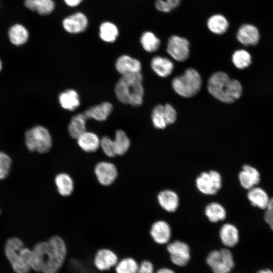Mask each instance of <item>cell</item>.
<instances>
[{"instance_id":"6da1fadb","label":"cell","mask_w":273,"mask_h":273,"mask_svg":"<svg viewBox=\"0 0 273 273\" xmlns=\"http://www.w3.org/2000/svg\"><path fill=\"white\" fill-rule=\"evenodd\" d=\"M32 251L31 268L42 273H57L64 263L67 254L66 244L58 236L36 243Z\"/></svg>"},{"instance_id":"7a4b0ae2","label":"cell","mask_w":273,"mask_h":273,"mask_svg":"<svg viewBox=\"0 0 273 273\" xmlns=\"http://www.w3.org/2000/svg\"><path fill=\"white\" fill-rule=\"evenodd\" d=\"M209 93L217 100L226 103H232L241 96L243 88L240 82L231 79L225 72L217 71L213 73L208 80Z\"/></svg>"},{"instance_id":"3957f363","label":"cell","mask_w":273,"mask_h":273,"mask_svg":"<svg viewBox=\"0 0 273 273\" xmlns=\"http://www.w3.org/2000/svg\"><path fill=\"white\" fill-rule=\"evenodd\" d=\"M142 79L140 72L122 75L115 87L118 100L133 106L141 105L144 93Z\"/></svg>"},{"instance_id":"277c9868","label":"cell","mask_w":273,"mask_h":273,"mask_svg":"<svg viewBox=\"0 0 273 273\" xmlns=\"http://www.w3.org/2000/svg\"><path fill=\"white\" fill-rule=\"evenodd\" d=\"M171 84L174 90L178 95L185 98H191L201 89L202 79L196 70L189 68L183 75L173 78Z\"/></svg>"},{"instance_id":"5b68a950","label":"cell","mask_w":273,"mask_h":273,"mask_svg":"<svg viewBox=\"0 0 273 273\" xmlns=\"http://www.w3.org/2000/svg\"><path fill=\"white\" fill-rule=\"evenodd\" d=\"M25 143L29 151L46 153L52 146L51 136L47 128L40 125L27 130L25 133Z\"/></svg>"},{"instance_id":"8992f818","label":"cell","mask_w":273,"mask_h":273,"mask_svg":"<svg viewBox=\"0 0 273 273\" xmlns=\"http://www.w3.org/2000/svg\"><path fill=\"white\" fill-rule=\"evenodd\" d=\"M206 262L213 273H230L235 267L233 254L225 248L210 252Z\"/></svg>"},{"instance_id":"52a82bcc","label":"cell","mask_w":273,"mask_h":273,"mask_svg":"<svg viewBox=\"0 0 273 273\" xmlns=\"http://www.w3.org/2000/svg\"><path fill=\"white\" fill-rule=\"evenodd\" d=\"M23 247V242L16 237L9 238L5 245L6 257L16 273H28L31 269L21 258L20 251Z\"/></svg>"},{"instance_id":"ba28073f","label":"cell","mask_w":273,"mask_h":273,"mask_svg":"<svg viewBox=\"0 0 273 273\" xmlns=\"http://www.w3.org/2000/svg\"><path fill=\"white\" fill-rule=\"evenodd\" d=\"M198 190L205 195H214L222 186V177L215 170L201 173L196 179Z\"/></svg>"},{"instance_id":"9c48e42d","label":"cell","mask_w":273,"mask_h":273,"mask_svg":"<svg viewBox=\"0 0 273 273\" xmlns=\"http://www.w3.org/2000/svg\"><path fill=\"white\" fill-rule=\"evenodd\" d=\"M170 260L175 265L184 267L191 259V251L189 245L185 242L176 240L169 243L167 246Z\"/></svg>"},{"instance_id":"30bf717a","label":"cell","mask_w":273,"mask_h":273,"mask_svg":"<svg viewBox=\"0 0 273 273\" xmlns=\"http://www.w3.org/2000/svg\"><path fill=\"white\" fill-rule=\"evenodd\" d=\"M189 48L190 43L187 39L178 35H172L168 40L166 51L175 60L183 62L189 57Z\"/></svg>"},{"instance_id":"8fae6325","label":"cell","mask_w":273,"mask_h":273,"mask_svg":"<svg viewBox=\"0 0 273 273\" xmlns=\"http://www.w3.org/2000/svg\"><path fill=\"white\" fill-rule=\"evenodd\" d=\"M238 180L241 186L248 190L259 185L261 180V173L255 166L245 164L238 174Z\"/></svg>"},{"instance_id":"7c38bea8","label":"cell","mask_w":273,"mask_h":273,"mask_svg":"<svg viewBox=\"0 0 273 273\" xmlns=\"http://www.w3.org/2000/svg\"><path fill=\"white\" fill-rule=\"evenodd\" d=\"M88 25V20L87 17L80 12L67 16L62 21V26L64 30L71 34H77L84 31Z\"/></svg>"},{"instance_id":"4fadbf2b","label":"cell","mask_w":273,"mask_h":273,"mask_svg":"<svg viewBox=\"0 0 273 273\" xmlns=\"http://www.w3.org/2000/svg\"><path fill=\"white\" fill-rule=\"evenodd\" d=\"M237 40L242 45L255 46L257 45L260 38L258 28L251 24H243L238 28L236 34Z\"/></svg>"},{"instance_id":"5bb4252c","label":"cell","mask_w":273,"mask_h":273,"mask_svg":"<svg viewBox=\"0 0 273 273\" xmlns=\"http://www.w3.org/2000/svg\"><path fill=\"white\" fill-rule=\"evenodd\" d=\"M94 172L98 181L104 186L112 184L118 175L116 166L112 163L105 161L100 162L96 165Z\"/></svg>"},{"instance_id":"9a60e30c","label":"cell","mask_w":273,"mask_h":273,"mask_svg":"<svg viewBox=\"0 0 273 273\" xmlns=\"http://www.w3.org/2000/svg\"><path fill=\"white\" fill-rule=\"evenodd\" d=\"M118 262L116 254L108 249L98 250L94 259V265L100 271L108 270L115 267Z\"/></svg>"},{"instance_id":"2e32d148","label":"cell","mask_w":273,"mask_h":273,"mask_svg":"<svg viewBox=\"0 0 273 273\" xmlns=\"http://www.w3.org/2000/svg\"><path fill=\"white\" fill-rule=\"evenodd\" d=\"M247 198L252 206L265 211L270 197L264 188L257 185L247 190Z\"/></svg>"},{"instance_id":"e0dca14e","label":"cell","mask_w":273,"mask_h":273,"mask_svg":"<svg viewBox=\"0 0 273 273\" xmlns=\"http://www.w3.org/2000/svg\"><path fill=\"white\" fill-rule=\"evenodd\" d=\"M150 233L154 242L161 245L168 243L171 236L170 225L163 220L155 222L151 226Z\"/></svg>"},{"instance_id":"ac0fdd59","label":"cell","mask_w":273,"mask_h":273,"mask_svg":"<svg viewBox=\"0 0 273 273\" xmlns=\"http://www.w3.org/2000/svg\"><path fill=\"white\" fill-rule=\"evenodd\" d=\"M115 67L117 71L123 75L140 72L142 66L141 62L136 59L123 55L117 59Z\"/></svg>"},{"instance_id":"d6986e66","label":"cell","mask_w":273,"mask_h":273,"mask_svg":"<svg viewBox=\"0 0 273 273\" xmlns=\"http://www.w3.org/2000/svg\"><path fill=\"white\" fill-rule=\"evenodd\" d=\"M160 206L168 212H174L179 206V197L177 194L171 190L161 191L157 196Z\"/></svg>"},{"instance_id":"ffe728a7","label":"cell","mask_w":273,"mask_h":273,"mask_svg":"<svg viewBox=\"0 0 273 273\" xmlns=\"http://www.w3.org/2000/svg\"><path fill=\"white\" fill-rule=\"evenodd\" d=\"M219 237L222 243L229 248L236 246L240 239L238 228L231 223H226L221 226L219 231Z\"/></svg>"},{"instance_id":"44dd1931","label":"cell","mask_w":273,"mask_h":273,"mask_svg":"<svg viewBox=\"0 0 273 273\" xmlns=\"http://www.w3.org/2000/svg\"><path fill=\"white\" fill-rule=\"evenodd\" d=\"M151 67L154 72L159 76L167 77L172 73L174 64L167 58L157 56L151 60Z\"/></svg>"},{"instance_id":"7402d4cb","label":"cell","mask_w":273,"mask_h":273,"mask_svg":"<svg viewBox=\"0 0 273 273\" xmlns=\"http://www.w3.org/2000/svg\"><path fill=\"white\" fill-rule=\"evenodd\" d=\"M113 109L112 105L108 102H104L86 110L83 114L87 119L92 118L99 121L106 120Z\"/></svg>"},{"instance_id":"603a6c76","label":"cell","mask_w":273,"mask_h":273,"mask_svg":"<svg viewBox=\"0 0 273 273\" xmlns=\"http://www.w3.org/2000/svg\"><path fill=\"white\" fill-rule=\"evenodd\" d=\"M207 26L213 33L222 35L227 32L229 27V23L224 15L216 14L211 16L208 19Z\"/></svg>"},{"instance_id":"cb8c5ba5","label":"cell","mask_w":273,"mask_h":273,"mask_svg":"<svg viewBox=\"0 0 273 273\" xmlns=\"http://www.w3.org/2000/svg\"><path fill=\"white\" fill-rule=\"evenodd\" d=\"M77 143L79 147L86 152H93L100 146V140L94 133L85 131L80 135Z\"/></svg>"},{"instance_id":"d4e9b609","label":"cell","mask_w":273,"mask_h":273,"mask_svg":"<svg viewBox=\"0 0 273 273\" xmlns=\"http://www.w3.org/2000/svg\"><path fill=\"white\" fill-rule=\"evenodd\" d=\"M59 102L63 108L70 111L75 110L80 105L79 95L72 89L61 93L59 96Z\"/></svg>"},{"instance_id":"484cf974","label":"cell","mask_w":273,"mask_h":273,"mask_svg":"<svg viewBox=\"0 0 273 273\" xmlns=\"http://www.w3.org/2000/svg\"><path fill=\"white\" fill-rule=\"evenodd\" d=\"M86 120L83 113L78 114L72 117L68 127V132L72 138L77 139L86 131Z\"/></svg>"},{"instance_id":"4316f807","label":"cell","mask_w":273,"mask_h":273,"mask_svg":"<svg viewBox=\"0 0 273 273\" xmlns=\"http://www.w3.org/2000/svg\"><path fill=\"white\" fill-rule=\"evenodd\" d=\"M205 214L208 220L213 223L223 220L226 216L224 207L217 202H211L205 209Z\"/></svg>"},{"instance_id":"83f0119b","label":"cell","mask_w":273,"mask_h":273,"mask_svg":"<svg viewBox=\"0 0 273 273\" xmlns=\"http://www.w3.org/2000/svg\"><path fill=\"white\" fill-rule=\"evenodd\" d=\"M57 191L63 196L70 195L74 190V184L72 178L66 173H60L55 178Z\"/></svg>"},{"instance_id":"f1b7e54d","label":"cell","mask_w":273,"mask_h":273,"mask_svg":"<svg viewBox=\"0 0 273 273\" xmlns=\"http://www.w3.org/2000/svg\"><path fill=\"white\" fill-rule=\"evenodd\" d=\"M11 42L15 46H21L28 40L29 33L26 28L19 24L12 26L8 32Z\"/></svg>"},{"instance_id":"f546056e","label":"cell","mask_w":273,"mask_h":273,"mask_svg":"<svg viewBox=\"0 0 273 273\" xmlns=\"http://www.w3.org/2000/svg\"><path fill=\"white\" fill-rule=\"evenodd\" d=\"M99 37L103 41L107 43L114 42L117 39L119 31L114 23L106 21L101 24L99 27Z\"/></svg>"},{"instance_id":"4dcf8cb0","label":"cell","mask_w":273,"mask_h":273,"mask_svg":"<svg viewBox=\"0 0 273 273\" xmlns=\"http://www.w3.org/2000/svg\"><path fill=\"white\" fill-rule=\"evenodd\" d=\"M24 4L31 10L43 15L50 14L55 8L53 0H25Z\"/></svg>"},{"instance_id":"1f68e13d","label":"cell","mask_w":273,"mask_h":273,"mask_svg":"<svg viewBox=\"0 0 273 273\" xmlns=\"http://www.w3.org/2000/svg\"><path fill=\"white\" fill-rule=\"evenodd\" d=\"M113 140L116 155H122L128 150L130 146V141L124 131L117 130L115 132V139Z\"/></svg>"},{"instance_id":"d6a6232c","label":"cell","mask_w":273,"mask_h":273,"mask_svg":"<svg viewBox=\"0 0 273 273\" xmlns=\"http://www.w3.org/2000/svg\"><path fill=\"white\" fill-rule=\"evenodd\" d=\"M140 43L143 48L149 53L157 51L161 44L160 39L154 33L150 31H146L142 34Z\"/></svg>"},{"instance_id":"836d02e7","label":"cell","mask_w":273,"mask_h":273,"mask_svg":"<svg viewBox=\"0 0 273 273\" xmlns=\"http://www.w3.org/2000/svg\"><path fill=\"white\" fill-rule=\"evenodd\" d=\"M232 61L236 68L243 69L251 65L252 58L250 54L246 50L239 49L233 53Z\"/></svg>"},{"instance_id":"e575fe53","label":"cell","mask_w":273,"mask_h":273,"mask_svg":"<svg viewBox=\"0 0 273 273\" xmlns=\"http://www.w3.org/2000/svg\"><path fill=\"white\" fill-rule=\"evenodd\" d=\"M115 267L116 273H138L139 264L134 259L127 257L118 262Z\"/></svg>"},{"instance_id":"d590c367","label":"cell","mask_w":273,"mask_h":273,"mask_svg":"<svg viewBox=\"0 0 273 273\" xmlns=\"http://www.w3.org/2000/svg\"><path fill=\"white\" fill-rule=\"evenodd\" d=\"M151 119L155 128L163 129L166 127L167 124L163 111V105L158 104L153 108Z\"/></svg>"},{"instance_id":"8d00e7d4","label":"cell","mask_w":273,"mask_h":273,"mask_svg":"<svg viewBox=\"0 0 273 273\" xmlns=\"http://www.w3.org/2000/svg\"><path fill=\"white\" fill-rule=\"evenodd\" d=\"M12 165L11 158L5 153L0 151V180L7 177Z\"/></svg>"},{"instance_id":"74e56055","label":"cell","mask_w":273,"mask_h":273,"mask_svg":"<svg viewBox=\"0 0 273 273\" xmlns=\"http://www.w3.org/2000/svg\"><path fill=\"white\" fill-rule=\"evenodd\" d=\"M100 147L105 155L110 157L116 156L113 140L108 136H104L100 140Z\"/></svg>"},{"instance_id":"f35d334b","label":"cell","mask_w":273,"mask_h":273,"mask_svg":"<svg viewBox=\"0 0 273 273\" xmlns=\"http://www.w3.org/2000/svg\"><path fill=\"white\" fill-rule=\"evenodd\" d=\"M163 111L167 125L174 123L177 118V112L174 107L169 104L163 105Z\"/></svg>"},{"instance_id":"ab89813d","label":"cell","mask_w":273,"mask_h":273,"mask_svg":"<svg viewBox=\"0 0 273 273\" xmlns=\"http://www.w3.org/2000/svg\"><path fill=\"white\" fill-rule=\"evenodd\" d=\"M138 273H155L154 266L149 260H144L140 264Z\"/></svg>"},{"instance_id":"60d3db41","label":"cell","mask_w":273,"mask_h":273,"mask_svg":"<svg viewBox=\"0 0 273 273\" xmlns=\"http://www.w3.org/2000/svg\"><path fill=\"white\" fill-rule=\"evenodd\" d=\"M155 6L158 10L162 12L168 13L172 11L165 0H156Z\"/></svg>"},{"instance_id":"b9f144b4","label":"cell","mask_w":273,"mask_h":273,"mask_svg":"<svg viewBox=\"0 0 273 273\" xmlns=\"http://www.w3.org/2000/svg\"><path fill=\"white\" fill-rule=\"evenodd\" d=\"M263 219L270 230L273 231V214L264 211Z\"/></svg>"},{"instance_id":"7bdbcfd3","label":"cell","mask_w":273,"mask_h":273,"mask_svg":"<svg viewBox=\"0 0 273 273\" xmlns=\"http://www.w3.org/2000/svg\"><path fill=\"white\" fill-rule=\"evenodd\" d=\"M171 10L177 8L180 4L181 0H165Z\"/></svg>"},{"instance_id":"ee69618b","label":"cell","mask_w":273,"mask_h":273,"mask_svg":"<svg viewBox=\"0 0 273 273\" xmlns=\"http://www.w3.org/2000/svg\"><path fill=\"white\" fill-rule=\"evenodd\" d=\"M83 0H64L65 4L71 7H76L79 5Z\"/></svg>"},{"instance_id":"f6af8a7d","label":"cell","mask_w":273,"mask_h":273,"mask_svg":"<svg viewBox=\"0 0 273 273\" xmlns=\"http://www.w3.org/2000/svg\"><path fill=\"white\" fill-rule=\"evenodd\" d=\"M155 273H175V271L169 268L163 267L159 269Z\"/></svg>"},{"instance_id":"bcb514c9","label":"cell","mask_w":273,"mask_h":273,"mask_svg":"<svg viewBox=\"0 0 273 273\" xmlns=\"http://www.w3.org/2000/svg\"><path fill=\"white\" fill-rule=\"evenodd\" d=\"M265 211L273 214V197H270L267 208Z\"/></svg>"},{"instance_id":"7dc6e473","label":"cell","mask_w":273,"mask_h":273,"mask_svg":"<svg viewBox=\"0 0 273 273\" xmlns=\"http://www.w3.org/2000/svg\"><path fill=\"white\" fill-rule=\"evenodd\" d=\"M256 273H273V270L268 268H265L258 270Z\"/></svg>"},{"instance_id":"c3c4849f","label":"cell","mask_w":273,"mask_h":273,"mask_svg":"<svg viewBox=\"0 0 273 273\" xmlns=\"http://www.w3.org/2000/svg\"><path fill=\"white\" fill-rule=\"evenodd\" d=\"M2 63H1V61L0 60V71L2 69Z\"/></svg>"},{"instance_id":"681fc988","label":"cell","mask_w":273,"mask_h":273,"mask_svg":"<svg viewBox=\"0 0 273 273\" xmlns=\"http://www.w3.org/2000/svg\"><path fill=\"white\" fill-rule=\"evenodd\" d=\"M0 213H1V210H0Z\"/></svg>"}]
</instances>
